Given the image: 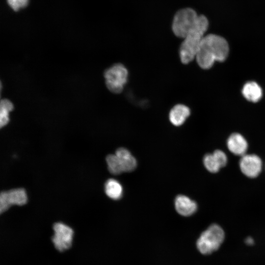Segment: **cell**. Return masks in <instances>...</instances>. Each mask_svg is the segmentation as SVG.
Segmentation results:
<instances>
[{"label":"cell","instance_id":"6da1fadb","mask_svg":"<svg viewBox=\"0 0 265 265\" xmlns=\"http://www.w3.org/2000/svg\"><path fill=\"white\" fill-rule=\"evenodd\" d=\"M229 52V45L225 38L216 34H210L203 38L195 58L201 68L209 69L215 62L224 61Z\"/></svg>","mask_w":265,"mask_h":265},{"label":"cell","instance_id":"7a4b0ae2","mask_svg":"<svg viewBox=\"0 0 265 265\" xmlns=\"http://www.w3.org/2000/svg\"><path fill=\"white\" fill-rule=\"evenodd\" d=\"M208 26L209 22L206 17L199 15L195 24L184 38L180 48V57L183 64H188L195 58Z\"/></svg>","mask_w":265,"mask_h":265},{"label":"cell","instance_id":"3957f363","mask_svg":"<svg viewBox=\"0 0 265 265\" xmlns=\"http://www.w3.org/2000/svg\"><path fill=\"white\" fill-rule=\"evenodd\" d=\"M224 238L222 228L217 224H212L202 233L197 239V248L203 255L210 254L218 249Z\"/></svg>","mask_w":265,"mask_h":265},{"label":"cell","instance_id":"277c9868","mask_svg":"<svg viewBox=\"0 0 265 265\" xmlns=\"http://www.w3.org/2000/svg\"><path fill=\"white\" fill-rule=\"evenodd\" d=\"M198 16L193 9L186 8L178 11L172 23V30L174 34L184 38L195 24Z\"/></svg>","mask_w":265,"mask_h":265},{"label":"cell","instance_id":"5b68a950","mask_svg":"<svg viewBox=\"0 0 265 265\" xmlns=\"http://www.w3.org/2000/svg\"><path fill=\"white\" fill-rule=\"evenodd\" d=\"M104 77L108 89L118 94L122 91L127 81L128 71L123 64L117 63L106 70Z\"/></svg>","mask_w":265,"mask_h":265},{"label":"cell","instance_id":"8992f818","mask_svg":"<svg viewBox=\"0 0 265 265\" xmlns=\"http://www.w3.org/2000/svg\"><path fill=\"white\" fill-rule=\"evenodd\" d=\"M54 235L52 241L55 248L59 251L62 252L69 249L72 242L74 231L68 225L57 222L53 226Z\"/></svg>","mask_w":265,"mask_h":265},{"label":"cell","instance_id":"52a82bcc","mask_svg":"<svg viewBox=\"0 0 265 265\" xmlns=\"http://www.w3.org/2000/svg\"><path fill=\"white\" fill-rule=\"evenodd\" d=\"M27 201V194L24 188H18L2 191L0 194V212L1 213L4 212L12 205H24Z\"/></svg>","mask_w":265,"mask_h":265},{"label":"cell","instance_id":"ba28073f","mask_svg":"<svg viewBox=\"0 0 265 265\" xmlns=\"http://www.w3.org/2000/svg\"><path fill=\"white\" fill-rule=\"evenodd\" d=\"M241 172L246 177L254 178L261 173L263 163L261 158L255 154H245L241 157L239 162Z\"/></svg>","mask_w":265,"mask_h":265},{"label":"cell","instance_id":"9c48e42d","mask_svg":"<svg viewBox=\"0 0 265 265\" xmlns=\"http://www.w3.org/2000/svg\"><path fill=\"white\" fill-rule=\"evenodd\" d=\"M227 146L230 152L234 155L241 157L246 154L248 143L243 135L235 132L231 134L228 138Z\"/></svg>","mask_w":265,"mask_h":265},{"label":"cell","instance_id":"30bf717a","mask_svg":"<svg viewBox=\"0 0 265 265\" xmlns=\"http://www.w3.org/2000/svg\"><path fill=\"white\" fill-rule=\"evenodd\" d=\"M175 207L178 213L184 216H188L195 212L197 206L196 202L189 197L179 195L175 198Z\"/></svg>","mask_w":265,"mask_h":265},{"label":"cell","instance_id":"8fae6325","mask_svg":"<svg viewBox=\"0 0 265 265\" xmlns=\"http://www.w3.org/2000/svg\"><path fill=\"white\" fill-rule=\"evenodd\" d=\"M190 114L189 107L183 104H178L170 111L169 118L173 125L180 126L184 123Z\"/></svg>","mask_w":265,"mask_h":265},{"label":"cell","instance_id":"7c38bea8","mask_svg":"<svg viewBox=\"0 0 265 265\" xmlns=\"http://www.w3.org/2000/svg\"><path fill=\"white\" fill-rule=\"evenodd\" d=\"M243 96L248 101L256 103L259 101L263 96V90L256 82L249 81L245 83L241 91Z\"/></svg>","mask_w":265,"mask_h":265},{"label":"cell","instance_id":"4fadbf2b","mask_svg":"<svg viewBox=\"0 0 265 265\" xmlns=\"http://www.w3.org/2000/svg\"><path fill=\"white\" fill-rule=\"evenodd\" d=\"M119 159L124 172L133 171L137 166V161L130 152L124 148H119L115 154Z\"/></svg>","mask_w":265,"mask_h":265},{"label":"cell","instance_id":"5bb4252c","mask_svg":"<svg viewBox=\"0 0 265 265\" xmlns=\"http://www.w3.org/2000/svg\"><path fill=\"white\" fill-rule=\"evenodd\" d=\"M105 191L106 195L113 200L120 199L123 194V187L116 180L109 179L105 185Z\"/></svg>","mask_w":265,"mask_h":265},{"label":"cell","instance_id":"9a60e30c","mask_svg":"<svg viewBox=\"0 0 265 265\" xmlns=\"http://www.w3.org/2000/svg\"><path fill=\"white\" fill-rule=\"evenodd\" d=\"M14 108L12 103L8 99H2L0 104V126H5L9 122V113Z\"/></svg>","mask_w":265,"mask_h":265},{"label":"cell","instance_id":"2e32d148","mask_svg":"<svg viewBox=\"0 0 265 265\" xmlns=\"http://www.w3.org/2000/svg\"><path fill=\"white\" fill-rule=\"evenodd\" d=\"M107 168L110 173L113 175H119L124 170L121 162L115 154H110L106 157Z\"/></svg>","mask_w":265,"mask_h":265},{"label":"cell","instance_id":"e0dca14e","mask_svg":"<svg viewBox=\"0 0 265 265\" xmlns=\"http://www.w3.org/2000/svg\"><path fill=\"white\" fill-rule=\"evenodd\" d=\"M203 163L207 170L211 173H216L221 168L213 153L207 154L204 156Z\"/></svg>","mask_w":265,"mask_h":265},{"label":"cell","instance_id":"ac0fdd59","mask_svg":"<svg viewBox=\"0 0 265 265\" xmlns=\"http://www.w3.org/2000/svg\"><path fill=\"white\" fill-rule=\"evenodd\" d=\"M9 6L14 10L18 11L25 7L28 3V0H7Z\"/></svg>","mask_w":265,"mask_h":265},{"label":"cell","instance_id":"d6986e66","mask_svg":"<svg viewBox=\"0 0 265 265\" xmlns=\"http://www.w3.org/2000/svg\"><path fill=\"white\" fill-rule=\"evenodd\" d=\"M213 154L218 160L221 167L226 165L228 159L226 154L224 152L220 150H216L213 152Z\"/></svg>","mask_w":265,"mask_h":265},{"label":"cell","instance_id":"ffe728a7","mask_svg":"<svg viewBox=\"0 0 265 265\" xmlns=\"http://www.w3.org/2000/svg\"><path fill=\"white\" fill-rule=\"evenodd\" d=\"M245 241L248 245H252L254 243V240L251 237H247Z\"/></svg>","mask_w":265,"mask_h":265},{"label":"cell","instance_id":"44dd1931","mask_svg":"<svg viewBox=\"0 0 265 265\" xmlns=\"http://www.w3.org/2000/svg\"></svg>","mask_w":265,"mask_h":265}]
</instances>
